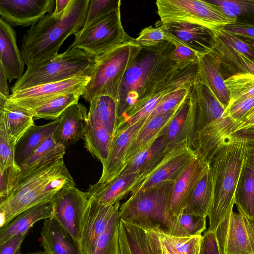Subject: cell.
Listing matches in <instances>:
<instances>
[{"label":"cell","mask_w":254,"mask_h":254,"mask_svg":"<svg viewBox=\"0 0 254 254\" xmlns=\"http://www.w3.org/2000/svg\"><path fill=\"white\" fill-rule=\"evenodd\" d=\"M75 186L63 158L20 181L11 196L0 203V228L35 206L51 201L63 188Z\"/></svg>","instance_id":"5b68a950"},{"label":"cell","mask_w":254,"mask_h":254,"mask_svg":"<svg viewBox=\"0 0 254 254\" xmlns=\"http://www.w3.org/2000/svg\"><path fill=\"white\" fill-rule=\"evenodd\" d=\"M90 0H71L59 14H46L24 34L21 52L27 67L48 61L58 54L64 42L83 27Z\"/></svg>","instance_id":"7a4b0ae2"},{"label":"cell","mask_w":254,"mask_h":254,"mask_svg":"<svg viewBox=\"0 0 254 254\" xmlns=\"http://www.w3.org/2000/svg\"><path fill=\"white\" fill-rule=\"evenodd\" d=\"M16 254H49L47 252L45 251H38L32 253H22L20 251H19Z\"/></svg>","instance_id":"be15d7a7"},{"label":"cell","mask_w":254,"mask_h":254,"mask_svg":"<svg viewBox=\"0 0 254 254\" xmlns=\"http://www.w3.org/2000/svg\"><path fill=\"white\" fill-rule=\"evenodd\" d=\"M173 48L168 41L142 48L121 84L116 100L118 122L131 115L158 87L180 70L170 58Z\"/></svg>","instance_id":"6da1fadb"},{"label":"cell","mask_w":254,"mask_h":254,"mask_svg":"<svg viewBox=\"0 0 254 254\" xmlns=\"http://www.w3.org/2000/svg\"><path fill=\"white\" fill-rule=\"evenodd\" d=\"M166 34L167 41L174 46L170 58L178 69L182 70L193 64H196L199 54L167 33L166 32Z\"/></svg>","instance_id":"ee69618b"},{"label":"cell","mask_w":254,"mask_h":254,"mask_svg":"<svg viewBox=\"0 0 254 254\" xmlns=\"http://www.w3.org/2000/svg\"><path fill=\"white\" fill-rule=\"evenodd\" d=\"M191 88H183L168 95L146 118V121L154 117L164 114L179 106L189 96Z\"/></svg>","instance_id":"bcb514c9"},{"label":"cell","mask_w":254,"mask_h":254,"mask_svg":"<svg viewBox=\"0 0 254 254\" xmlns=\"http://www.w3.org/2000/svg\"><path fill=\"white\" fill-rule=\"evenodd\" d=\"M190 95L195 108V136L206 125L223 117L225 109L210 90L197 79L192 86Z\"/></svg>","instance_id":"484cf974"},{"label":"cell","mask_w":254,"mask_h":254,"mask_svg":"<svg viewBox=\"0 0 254 254\" xmlns=\"http://www.w3.org/2000/svg\"><path fill=\"white\" fill-rule=\"evenodd\" d=\"M87 118L84 105L77 103L70 106L58 118L59 124L53 135L55 141L66 148L83 139Z\"/></svg>","instance_id":"ffe728a7"},{"label":"cell","mask_w":254,"mask_h":254,"mask_svg":"<svg viewBox=\"0 0 254 254\" xmlns=\"http://www.w3.org/2000/svg\"><path fill=\"white\" fill-rule=\"evenodd\" d=\"M117 254H163L157 233L120 220Z\"/></svg>","instance_id":"e0dca14e"},{"label":"cell","mask_w":254,"mask_h":254,"mask_svg":"<svg viewBox=\"0 0 254 254\" xmlns=\"http://www.w3.org/2000/svg\"><path fill=\"white\" fill-rule=\"evenodd\" d=\"M146 121L145 119L124 130L114 132L109 154L102 165V174L97 183L106 184L120 174L123 168V161L127 149Z\"/></svg>","instance_id":"d6986e66"},{"label":"cell","mask_w":254,"mask_h":254,"mask_svg":"<svg viewBox=\"0 0 254 254\" xmlns=\"http://www.w3.org/2000/svg\"><path fill=\"white\" fill-rule=\"evenodd\" d=\"M160 22L166 33L199 54L208 53L214 44V33L204 27L188 23Z\"/></svg>","instance_id":"cb8c5ba5"},{"label":"cell","mask_w":254,"mask_h":254,"mask_svg":"<svg viewBox=\"0 0 254 254\" xmlns=\"http://www.w3.org/2000/svg\"><path fill=\"white\" fill-rule=\"evenodd\" d=\"M59 124L57 119L46 124L32 126L17 143L15 162L20 166L50 136Z\"/></svg>","instance_id":"e575fe53"},{"label":"cell","mask_w":254,"mask_h":254,"mask_svg":"<svg viewBox=\"0 0 254 254\" xmlns=\"http://www.w3.org/2000/svg\"><path fill=\"white\" fill-rule=\"evenodd\" d=\"M71 0H56V6L53 12L57 14L64 11L69 6Z\"/></svg>","instance_id":"91938a15"},{"label":"cell","mask_w":254,"mask_h":254,"mask_svg":"<svg viewBox=\"0 0 254 254\" xmlns=\"http://www.w3.org/2000/svg\"><path fill=\"white\" fill-rule=\"evenodd\" d=\"M236 23L254 26V0H209Z\"/></svg>","instance_id":"f35d334b"},{"label":"cell","mask_w":254,"mask_h":254,"mask_svg":"<svg viewBox=\"0 0 254 254\" xmlns=\"http://www.w3.org/2000/svg\"><path fill=\"white\" fill-rule=\"evenodd\" d=\"M254 107V97L235 102L228 106L224 114L236 121L240 122Z\"/></svg>","instance_id":"f5cc1de1"},{"label":"cell","mask_w":254,"mask_h":254,"mask_svg":"<svg viewBox=\"0 0 254 254\" xmlns=\"http://www.w3.org/2000/svg\"><path fill=\"white\" fill-rule=\"evenodd\" d=\"M95 57L79 49H68L51 60L27 67L11 88L12 93L37 85L90 76Z\"/></svg>","instance_id":"52a82bcc"},{"label":"cell","mask_w":254,"mask_h":254,"mask_svg":"<svg viewBox=\"0 0 254 254\" xmlns=\"http://www.w3.org/2000/svg\"><path fill=\"white\" fill-rule=\"evenodd\" d=\"M252 125H254V114L250 116L245 118L241 121L239 122V124L236 131L246 126Z\"/></svg>","instance_id":"94428289"},{"label":"cell","mask_w":254,"mask_h":254,"mask_svg":"<svg viewBox=\"0 0 254 254\" xmlns=\"http://www.w3.org/2000/svg\"><path fill=\"white\" fill-rule=\"evenodd\" d=\"M121 5L99 18L74 35L68 49H79L94 57L133 38L124 30L121 18Z\"/></svg>","instance_id":"9c48e42d"},{"label":"cell","mask_w":254,"mask_h":254,"mask_svg":"<svg viewBox=\"0 0 254 254\" xmlns=\"http://www.w3.org/2000/svg\"><path fill=\"white\" fill-rule=\"evenodd\" d=\"M207 164L198 156L175 181L170 208L175 216L178 217L186 207Z\"/></svg>","instance_id":"603a6c76"},{"label":"cell","mask_w":254,"mask_h":254,"mask_svg":"<svg viewBox=\"0 0 254 254\" xmlns=\"http://www.w3.org/2000/svg\"><path fill=\"white\" fill-rule=\"evenodd\" d=\"M198 157L187 142L169 150L161 160L145 174L130 194L155 186L162 182L176 180L182 172Z\"/></svg>","instance_id":"7c38bea8"},{"label":"cell","mask_w":254,"mask_h":254,"mask_svg":"<svg viewBox=\"0 0 254 254\" xmlns=\"http://www.w3.org/2000/svg\"><path fill=\"white\" fill-rule=\"evenodd\" d=\"M163 247L166 250L168 254H183L181 253H179L172 248L171 247L168 245L164 244L161 243Z\"/></svg>","instance_id":"6125c7cd"},{"label":"cell","mask_w":254,"mask_h":254,"mask_svg":"<svg viewBox=\"0 0 254 254\" xmlns=\"http://www.w3.org/2000/svg\"><path fill=\"white\" fill-rule=\"evenodd\" d=\"M157 233L161 243L183 254H200L202 235L178 237Z\"/></svg>","instance_id":"7bdbcfd3"},{"label":"cell","mask_w":254,"mask_h":254,"mask_svg":"<svg viewBox=\"0 0 254 254\" xmlns=\"http://www.w3.org/2000/svg\"><path fill=\"white\" fill-rule=\"evenodd\" d=\"M196 64L197 80L206 86L226 109L230 94L216 62L209 53L198 54Z\"/></svg>","instance_id":"83f0119b"},{"label":"cell","mask_w":254,"mask_h":254,"mask_svg":"<svg viewBox=\"0 0 254 254\" xmlns=\"http://www.w3.org/2000/svg\"><path fill=\"white\" fill-rule=\"evenodd\" d=\"M207 53L216 62L224 80L238 74H254V60L226 44L216 34Z\"/></svg>","instance_id":"44dd1931"},{"label":"cell","mask_w":254,"mask_h":254,"mask_svg":"<svg viewBox=\"0 0 254 254\" xmlns=\"http://www.w3.org/2000/svg\"><path fill=\"white\" fill-rule=\"evenodd\" d=\"M162 249H163V254H168L167 252H166V250L165 249V248L163 247V246H162Z\"/></svg>","instance_id":"003e7915"},{"label":"cell","mask_w":254,"mask_h":254,"mask_svg":"<svg viewBox=\"0 0 254 254\" xmlns=\"http://www.w3.org/2000/svg\"><path fill=\"white\" fill-rule=\"evenodd\" d=\"M143 176L138 173L118 175L106 184L90 185L88 192L99 203L112 205L131 192L141 182Z\"/></svg>","instance_id":"d4e9b609"},{"label":"cell","mask_w":254,"mask_h":254,"mask_svg":"<svg viewBox=\"0 0 254 254\" xmlns=\"http://www.w3.org/2000/svg\"><path fill=\"white\" fill-rule=\"evenodd\" d=\"M195 119L194 104L190 93L162 133L166 139L168 151L184 142L192 148Z\"/></svg>","instance_id":"ac0fdd59"},{"label":"cell","mask_w":254,"mask_h":254,"mask_svg":"<svg viewBox=\"0 0 254 254\" xmlns=\"http://www.w3.org/2000/svg\"><path fill=\"white\" fill-rule=\"evenodd\" d=\"M157 13L163 23H188L204 27L215 33L235 22L207 0H157Z\"/></svg>","instance_id":"ba28073f"},{"label":"cell","mask_w":254,"mask_h":254,"mask_svg":"<svg viewBox=\"0 0 254 254\" xmlns=\"http://www.w3.org/2000/svg\"><path fill=\"white\" fill-rule=\"evenodd\" d=\"M65 149L55 141L53 135L50 136L19 166L21 170L19 182L40 169L63 158Z\"/></svg>","instance_id":"d6a6232c"},{"label":"cell","mask_w":254,"mask_h":254,"mask_svg":"<svg viewBox=\"0 0 254 254\" xmlns=\"http://www.w3.org/2000/svg\"><path fill=\"white\" fill-rule=\"evenodd\" d=\"M178 220L182 227L191 236L201 235L206 229V218L187 213H181Z\"/></svg>","instance_id":"f907efd6"},{"label":"cell","mask_w":254,"mask_h":254,"mask_svg":"<svg viewBox=\"0 0 254 254\" xmlns=\"http://www.w3.org/2000/svg\"><path fill=\"white\" fill-rule=\"evenodd\" d=\"M39 241L49 254H84L81 245L53 218L44 220Z\"/></svg>","instance_id":"4316f807"},{"label":"cell","mask_w":254,"mask_h":254,"mask_svg":"<svg viewBox=\"0 0 254 254\" xmlns=\"http://www.w3.org/2000/svg\"><path fill=\"white\" fill-rule=\"evenodd\" d=\"M181 104L164 114L154 117L146 121L127 149L123 161V168L132 158L150 146L161 135Z\"/></svg>","instance_id":"f546056e"},{"label":"cell","mask_w":254,"mask_h":254,"mask_svg":"<svg viewBox=\"0 0 254 254\" xmlns=\"http://www.w3.org/2000/svg\"><path fill=\"white\" fill-rule=\"evenodd\" d=\"M142 50L133 38L95 57L82 97L88 103L100 96H110L116 102L125 74Z\"/></svg>","instance_id":"8992f818"},{"label":"cell","mask_w":254,"mask_h":254,"mask_svg":"<svg viewBox=\"0 0 254 254\" xmlns=\"http://www.w3.org/2000/svg\"><path fill=\"white\" fill-rule=\"evenodd\" d=\"M200 254H222L217 242L215 231L207 230L202 235Z\"/></svg>","instance_id":"db71d44e"},{"label":"cell","mask_w":254,"mask_h":254,"mask_svg":"<svg viewBox=\"0 0 254 254\" xmlns=\"http://www.w3.org/2000/svg\"><path fill=\"white\" fill-rule=\"evenodd\" d=\"M175 181H163L130 194V197L119 207L120 219L146 230L190 237L171 211Z\"/></svg>","instance_id":"3957f363"},{"label":"cell","mask_w":254,"mask_h":254,"mask_svg":"<svg viewBox=\"0 0 254 254\" xmlns=\"http://www.w3.org/2000/svg\"><path fill=\"white\" fill-rule=\"evenodd\" d=\"M235 204L239 213L254 219V150L248 148L236 188Z\"/></svg>","instance_id":"4dcf8cb0"},{"label":"cell","mask_w":254,"mask_h":254,"mask_svg":"<svg viewBox=\"0 0 254 254\" xmlns=\"http://www.w3.org/2000/svg\"><path fill=\"white\" fill-rule=\"evenodd\" d=\"M215 233L222 254H254V219L232 210Z\"/></svg>","instance_id":"30bf717a"},{"label":"cell","mask_w":254,"mask_h":254,"mask_svg":"<svg viewBox=\"0 0 254 254\" xmlns=\"http://www.w3.org/2000/svg\"><path fill=\"white\" fill-rule=\"evenodd\" d=\"M55 3V0H0V14L12 27L32 26L52 13Z\"/></svg>","instance_id":"5bb4252c"},{"label":"cell","mask_w":254,"mask_h":254,"mask_svg":"<svg viewBox=\"0 0 254 254\" xmlns=\"http://www.w3.org/2000/svg\"><path fill=\"white\" fill-rule=\"evenodd\" d=\"M27 234L16 235L0 244V254H16Z\"/></svg>","instance_id":"9f6ffc18"},{"label":"cell","mask_w":254,"mask_h":254,"mask_svg":"<svg viewBox=\"0 0 254 254\" xmlns=\"http://www.w3.org/2000/svg\"><path fill=\"white\" fill-rule=\"evenodd\" d=\"M168 151L166 139L161 134L150 146L128 161L119 175L138 173L144 176L161 160Z\"/></svg>","instance_id":"836d02e7"},{"label":"cell","mask_w":254,"mask_h":254,"mask_svg":"<svg viewBox=\"0 0 254 254\" xmlns=\"http://www.w3.org/2000/svg\"><path fill=\"white\" fill-rule=\"evenodd\" d=\"M120 206V202L112 205L101 204L89 196L81 229L80 243L84 254H93L111 215Z\"/></svg>","instance_id":"9a60e30c"},{"label":"cell","mask_w":254,"mask_h":254,"mask_svg":"<svg viewBox=\"0 0 254 254\" xmlns=\"http://www.w3.org/2000/svg\"><path fill=\"white\" fill-rule=\"evenodd\" d=\"M7 77L3 68L0 66V97L8 98L10 95Z\"/></svg>","instance_id":"680465c9"},{"label":"cell","mask_w":254,"mask_h":254,"mask_svg":"<svg viewBox=\"0 0 254 254\" xmlns=\"http://www.w3.org/2000/svg\"><path fill=\"white\" fill-rule=\"evenodd\" d=\"M25 64L21 52L17 46L16 31L0 17V66L9 82L23 76Z\"/></svg>","instance_id":"7402d4cb"},{"label":"cell","mask_w":254,"mask_h":254,"mask_svg":"<svg viewBox=\"0 0 254 254\" xmlns=\"http://www.w3.org/2000/svg\"><path fill=\"white\" fill-rule=\"evenodd\" d=\"M239 122L224 114L198 131L192 147L198 156L208 162L224 141L236 131Z\"/></svg>","instance_id":"2e32d148"},{"label":"cell","mask_w":254,"mask_h":254,"mask_svg":"<svg viewBox=\"0 0 254 254\" xmlns=\"http://www.w3.org/2000/svg\"><path fill=\"white\" fill-rule=\"evenodd\" d=\"M212 192L211 172L207 162L186 207L182 213L194 214L206 218L212 203Z\"/></svg>","instance_id":"d590c367"},{"label":"cell","mask_w":254,"mask_h":254,"mask_svg":"<svg viewBox=\"0 0 254 254\" xmlns=\"http://www.w3.org/2000/svg\"><path fill=\"white\" fill-rule=\"evenodd\" d=\"M51 218H53L52 201L28 209L0 228V244L16 235L28 233L37 222Z\"/></svg>","instance_id":"1f68e13d"},{"label":"cell","mask_w":254,"mask_h":254,"mask_svg":"<svg viewBox=\"0 0 254 254\" xmlns=\"http://www.w3.org/2000/svg\"><path fill=\"white\" fill-rule=\"evenodd\" d=\"M34 116L29 110L0 97V127L17 143L33 125Z\"/></svg>","instance_id":"f1b7e54d"},{"label":"cell","mask_w":254,"mask_h":254,"mask_svg":"<svg viewBox=\"0 0 254 254\" xmlns=\"http://www.w3.org/2000/svg\"><path fill=\"white\" fill-rule=\"evenodd\" d=\"M223 29L240 38L254 40V26L233 23L225 26Z\"/></svg>","instance_id":"11a10c76"},{"label":"cell","mask_w":254,"mask_h":254,"mask_svg":"<svg viewBox=\"0 0 254 254\" xmlns=\"http://www.w3.org/2000/svg\"><path fill=\"white\" fill-rule=\"evenodd\" d=\"M157 24L155 27L150 26L143 29L135 39L136 44L142 48H149L167 41L166 34L162 24L160 21Z\"/></svg>","instance_id":"7dc6e473"},{"label":"cell","mask_w":254,"mask_h":254,"mask_svg":"<svg viewBox=\"0 0 254 254\" xmlns=\"http://www.w3.org/2000/svg\"><path fill=\"white\" fill-rule=\"evenodd\" d=\"M89 194L75 186L63 188L54 195L52 203L53 218L81 245V229Z\"/></svg>","instance_id":"8fae6325"},{"label":"cell","mask_w":254,"mask_h":254,"mask_svg":"<svg viewBox=\"0 0 254 254\" xmlns=\"http://www.w3.org/2000/svg\"><path fill=\"white\" fill-rule=\"evenodd\" d=\"M244 41H245L247 43L250 45L254 50V40L246 39H241Z\"/></svg>","instance_id":"e7e4bbea"},{"label":"cell","mask_w":254,"mask_h":254,"mask_svg":"<svg viewBox=\"0 0 254 254\" xmlns=\"http://www.w3.org/2000/svg\"><path fill=\"white\" fill-rule=\"evenodd\" d=\"M82 92H70L57 95L31 111L34 119L55 120L72 105L78 103Z\"/></svg>","instance_id":"ab89813d"},{"label":"cell","mask_w":254,"mask_h":254,"mask_svg":"<svg viewBox=\"0 0 254 254\" xmlns=\"http://www.w3.org/2000/svg\"><path fill=\"white\" fill-rule=\"evenodd\" d=\"M113 134L103 125L87 120L84 146L102 165L108 159Z\"/></svg>","instance_id":"8d00e7d4"},{"label":"cell","mask_w":254,"mask_h":254,"mask_svg":"<svg viewBox=\"0 0 254 254\" xmlns=\"http://www.w3.org/2000/svg\"><path fill=\"white\" fill-rule=\"evenodd\" d=\"M21 173L20 167L16 163L8 166L0 165V203L11 196L20 181Z\"/></svg>","instance_id":"f6af8a7d"},{"label":"cell","mask_w":254,"mask_h":254,"mask_svg":"<svg viewBox=\"0 0 254 254\" xmlns=\"http://www.w3.org/2000/svg\"><path fill=\"white\" fill-rule=\"evenodd\" d=\"M89 79L90 76H80L37 85L13 92L8 100L31 111L60 94L70 92L83 93Z\"/></svg>","instance_id":"4fadbf2b"},{"label":"cell","mask_w":254,"mask_h":254,"mask_svg":"<svg viewBox=\"0 0 254 254\" xmlns=\"http://www.w3.org/2000/svg\"><path fill=\"white\" fill-rule=\"evenodd\" d=\"M230 94V103L254 97V74H238L225 80Z\"/></svg>","instance_id":"b9f144b4"},{"label":"cell","mask_w":254,"mask_h":254,"mask_svg":"<svg viewBox=\"0 0 254 254\" xmlns=\"http://www.w3.org/2000/svg\"><path fill=\"white\" fill-rule=\"evenodd\" d=\"M254 114V107L249 111L247 116L245 117L250 116Z\"/></svg>","instance_id":"03108f58"},{"label":"cell","mask_w":254,"mask_h":254,"mask_svg":"<svg viewBox=\"0 0 254 254\" xmlns=\"http://www.w3.org/2000/svg\"><path fill=\"white\" fill-rule=\"evenodd\" d=\"M214 34L217 35L226 44L254 60V50L241 38L225 31L223 28Z\"/></svg>","instance_id":"816d5d0a"},{"label":"cell","mask_w":254,"mask_h":254,"mask_svg":"<svg viewBox=\"0 0 254 254\" xmlns=\"http://www.w3.org/2000/svg\"><path fill=\"white\" fill-rule=\"evenodd\" d=\"M232 136L244 139L248 148L254 150V125L246 126L233 133Z\"/></svg>","instance_id":"6f0895ef"},{"label":"cell","mask_w":254,"mask_h":254,"mask_svg":"<svg viewBox=\"0 0 254 254\" xmlns=\"http://www.w3.org/2000/svg\"><path fill=\"white\" fill-rule=\"evenodd\" d=\"M121 5L120 0H90L87 16L82 28Z\"/></svg>","instance_id":"c3c4849f"},{"label":"cell","mask_w":254,"mask_h":254,"mask_svg":"<svg viewBox=\"0 0 254 254\" xmlns=\"http://www.w3.org/2000/svg\"><path fill=\"white\" fill-rule=\"evenodd\" d=\"M17 144L16 140L0 127V165L8 166L16 163Z\"/></svg>","instance_id":"681fc988"},{"label":"cell","mask_w":254,"mask_h":254,"mask_svg":"<svg viewBox=\"0 0 254 254\" xmlns=\"http://www.w3.org/2000/svg\"><path fill=\"white\" fill-rule=\"evenodd\" d=\"M248 153L246 141L231 136L208 162L212 182V200L208 214L209 231H215L233 210L236 188Z\"/></svg>","instance_id":"277c9868"},{"label":"cell","mask_w":254,"mask_h":254,"mask_svg":"<svg viewBox=\"0 0 254 254\" xmlns=\"http://www.w3.org/2000/svg\"><path fill=\"white\" fill-rule=\"evenodd\" d=\"M119 209L117 208L111 215L104 231L97 242L93 254H117L120 220L118 215Z\"/></svg>","instance_id":"60d3db41"},{"label":"cell","mask_w":254,"mask_h":254,"mask_svg":"<svg viewBox=\"0 0 254 254\" xmlns=\"http://www.w3.org/2000/svg\"><path fill=\"white\" fill-rule=\"evenodd\" d=\"M87 120L103 125L113 135L118 121L116 102L109 96H100L89 103Z\"/></svg>","instance_id":"74e56055"}]
</instances>
